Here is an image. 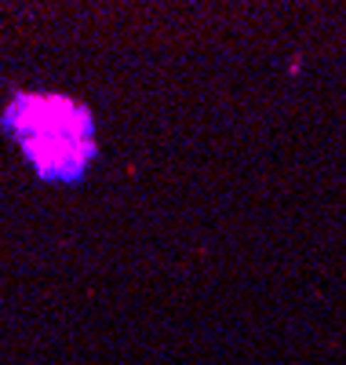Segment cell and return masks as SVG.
I'll return each mask as SVG.
<instances>
[{"label":"cell","mask_w":346,"mask_h":365,"mask_svg":"<svg viewBox=\"0 0 346 365\" xmlns=\"http://www.w3.org/2000/svg\"><path fill=\"white\" fill-rule=\"evenodd\" d=\"M0 135L44 187H80L99 161L95 110L66 91L15 88L0 110Z\"/></svg>","instance_id":"obj_1"},{"label":"cell","mask_w":346,"mask_h":365,"mask_svg":"<svg viewBox=\"0 0 346 365\" xmlns=\"http://www.w3.org/2000/svg\"><path fill=\"white\" fill-rule=\"evenodd\" d=\"M285 73H288V77H303V55H292V63H288Z\"/></svg>","instance_id":"obj_2"}]
</instances>
